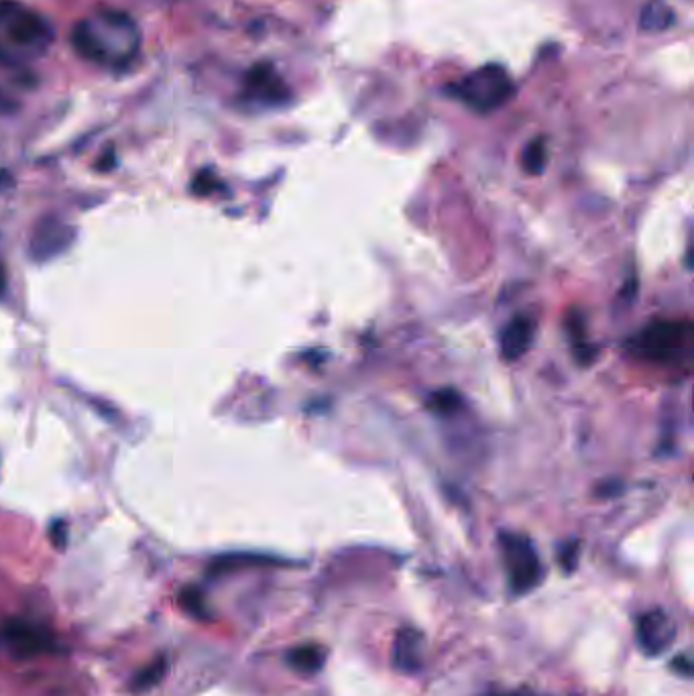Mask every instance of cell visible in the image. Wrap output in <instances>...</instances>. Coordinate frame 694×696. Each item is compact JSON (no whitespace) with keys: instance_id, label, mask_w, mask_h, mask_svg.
<instances>
[{"instance_id":"4fadbf2b","label":"cell","mask_w":694,"mask_h":696,"mask_svg":"<svg viewBox=\"0 0 694 696\" xmlns=\"http://www.w3.org/2000/svg\"><path fill=\"white\" fill-rule=\"evenodd\" d=\"M287 664L292 666L300 674H316L324 668L326 662V652L320 646L308 644V646H298L287 654Z\"/></svg>"},{"instance_id":"ffe728a7","label":"cell","mask_w":694,"mask_h":696,"mask_svg":"<svg viewBox=\"0 0 694 696\" xmlns=\"http://www.w3.org/2000/svg\"><path fill=\"white\" fill-rule=\"evenodd\" d=\"M49 534H51V542L55 544V548H57V550H64V546H66V542H68V532H66V528H64L62 521H55V524H53L51 530H49Z\"/></svg>"},{"instance_id":"9a60e30c","label":"cell","mask_w":694,"mask_h":696,"mask_svg":"<svg viewBox=\"0 0 694 696\" xmlns=\"http://www.w3.org/2000/svg\"><path fill=\"white\" fill-rule=\"evenodd\" d=\"M165 672H167V660H165L163 656H159V658H155L149 666H145V668L135 676L133 688H135L137 692L149 690V688H153L155 684L161 682V678L165 676Z\"/></svg>"},{"instance_id":"8992f818","label":"cell","mask_w":694,"mask_h":696,"mask_svg":"<svg viewBox=\"0 0 694 696\" xmlns=\"http://www.w3.org/2000/svg\"><path fill=\"white\" fill-rule=\"evenodd\" d=\"M0 642L15 658H39L45 654H53L57 650L55 637L29 621L9 619L0 625Z\"/></svg>"},{"instance_id":"277c9868","label":"cell","mask_w":694,"mask_h":696,"mask_svg":"<svg viewBox=\"0 0 694 696\" xmlns=\"http://www.w3.org/2000/svg\"><path fill=\"white\" fill-rule=\"evenodd\" d=\"M0 29L13 43L39 51L51 45L55 37L53 27L39 13L17 0H0Z\"/></svg>"},{"instance_id":"d6986e66","label":"cell","mask_w":694,"mask_h":696,"mask_svg":"<svg viewBox=\"0 0 694 696\" xmlns=\"http://www.w3.org/2000/svg\"><path fill=\"white\" fill-rule=\"evenodd\" d=\"M578 562V544L576 542H570L568 546H564V550L560 552V564H562V570L566 572H572L574 566Z\"/></svg>"},{"instance_id":"7c38bea8","label":"cell","mask_w":694,"mask_h":696,"mask_svg":"<svg viewBox=\"0 0 694 696\" xmlns=\"http://www.w3.org/2000/svg\"><path fill=\"white\" fill-rule=\"evenodd\" d=\"M676 9L668 3V0H650L644 7L642 17H640V29L644 33H660L668 31L670 27L676 25Z\"/></svg>"},{"instance_id":"44dd1931","label":"cell","mask_w":694,"mask_h":696,"mask_svg":"<svg viewBox=\"0 0 694 696\" xmlns=\"http://www.w3.org/2000/svg\"><path fill=\"white\" fill-rule=\"evenodd\" d=\"M672 668H674L678 674L686 676V678L692 676V664H690V658H688V656H678V658L672 662Z\"/></svg>"},{"instance_id":"30bf717a","label":"cell","mask_w":694,"mask_h":696,"mask_svg":"<svg viewBox=\"0 0 694 696\" xmlns=\"http://www.w3.org/2000/svg\"><path fill=\"white\" fill-rule=\"evenodd\" d=\"M426 656V640L420 629L401 627L393 642V666L403 674L422 670Z\"/></svg>"},{"instance_id":"52a82bcc","label":"cell","mask_w":694,"mask_h":696,"mask_svg":"<svg viewBox=\"0 0 694 696\" xmlns=\"http://www.w3.org/2000/svg\"><path fill=\"white\" fill-rule=\"evenodd\" d=\"M74 239H76V230L70 224L57 218H43L33 230L31 245H29L31 257L37 263L51 261L55 257H60L62 253H66L72 247Z\"/></svg>"},{"instance_id":"5b68a950","label":"cell","mask_w":694,"mask_h":696,"mask_svg":"<svg viewBox=\"0 0 694 696\" xmlns=\"http://www.w3.org/2000/svg\"><path fill=\"white\" fill-rule=\"evenodd\" d=\"M690 326L682 322L658 320L644 328L635 340V353L652 363H670L688 346Z\"/></svg>"},{"instance_id":"6da1fadb","label":"cell","mask_w":694,"mask_h":696,"mask_svg":"<svg viewBox=\"0 0 694 696\" xmlns=\"http://www.w3.org/2000/svg\"><path fill=\"white\" fill-rule=\"evenodd\" d=\"M74 49L88 62L119 68L133 60L139 47L135 23L117 11H102L96 19L80 21L72 33Z\"/></svg>"},{"instance_id":"3957f363","label":"cell","mask_w":694,"mask_h":696,"mask_svg":"<svg viewBox=\"0 0 694 696\" xmlns=\"http://www.w3.org/2000/svg\"><path fill=\"white\" fill-rule=\"evenodd\" d=\"M499 542L509 591L517 597L534 591L542 580V562L532 540L522 534L503 532Z\"/></svg>"},{"instance_id":"e0dca14e","label":"cell","mask_w":694,"mask_h":696,"mask_svg":"<svg viewBox=\"0 0 694 696\" xmlns=\"http://www.w3.org/2000/svg\"><path fill=\"white\" fill-rule=\"evenodd\" d=\"M180 605H182V609H184L186 613H190L192 617H196V619H208V609H206L204 597H202V593H200L198 589H192V587L184 589L182 595H180Z\"/></svg>"},{"instance_id":"ac0fdd59","label":"cell","mask_w":694,"mask_h":696,"mask_svg":"<svg viewBox=\"0 0 694 696\" xmlns=\"http://www.w3.org/2000/svg\"><path fill=\"white\" fill-rule=\"evenodd\" d=\"M194 192L196 194H210L216 186H218V182H216V178L212 176V173L210 171H202V173H198V176H196V180H194Z\"/></svg>"},{"instance_id":"8fae6325","label":"cell","mask_w":694,"mask_h":696,"mask_svg":"<svg viewBox=\"0 0 694 696\" xmlns=\"http://www.w3.org/2000/svg\"><path fill=\"white\" fill-rule=\"evenodd\" d=\"M534 342V322L526 316L513 318L501 332V357L505 361L522 359Z\"/></svg>"},{"instance_id":"cb8c5ba5","label":"cell","mask_w":694,"mask_h":696,"mask_svg":"<svg viewBox=\"0 0 694 696\" xmlns=\"http://www.w3.org/2000/svg\"><path fill=\"white\" fill-rule=\"evenodd\" d=\"M487 696H513V694H487Z\"/></svg>"},{"instance_id":"5bb4252c","label":"cell","mask_w":694,"mask_h":696,"mask_svg":"<svg viewBox=\"0 0 694 696\" xmlns=\"http://www.w3.org/2000/svg\"><path fill=\"white\" fill-rule=\"evenodd\" d=\"M546 161H548V149H546L544 139L530 141L522 153V167L526 169V173L540 176L546 167Z\"/></svg>"},{"instance_id":"7402d4cb","label":"cell","mask_w":694,"mask_h":696,"mask_svg":"<svg viewBox=\"0 0 694 696\" xmlns=\"http://www.w3.org/2000/svg\"><path fill=\"white\" fill-rule=\"evenodd\" d=\"M13 110H17V104L5 92H0V114H11Z\"/></svg>"},{"instance_id":"ba28073f","label":"cell","mask_w":694,"mask_h":696,"mask_svg":"<svg viewBox=\"0 0 694 696\" xmlns=\"http://www.w3.org/2000/svg\"><path fill=\"white\" fill-rule=\"evenodd\" d=\"M638 644L646 656H662L676 640V623L664 609H652L638 621Z\"/></svg>"},{"instance_id":"9c48e42d","label":"cell","mask_w":694,"mask_h":696,"mask_svg":"<svg viewBox=\"0 0 694 696\" xmlns=\"http://www.w3.org/2000/svg\"><path fill=\"white\" fill-rule=\"evenodd\" d=\"M245 98L257 106H281L289 100V88L269 64H257L245 76Z\"/></svg>"},{"instance_id":"2e32d148","label":"cell","mask_w":694,"mask_h":696,"mask_svg":"<svg viewBox=\"0 0 694 696\" xmlns=\"http://www.w3.org/2000/svg\"><path fill=\"white\" fill-rule=\"evenodd\" d=\"M460 405H462L460 395L456 391H452V389H442V391H438V393H434L430 397V408L434 412L442 414V416L454 414L460 408Z\"/></svg>"},{"instance_id":"603a6c76","label":"cell","mask_w":694,"mask_h":696,"mask_svg":"<svg viewBox=\"0 0 694 696\" xmlns=\"http://www.w3.org/2000/svg\"><path fill=\"white\" fill-rule=\"evenodd\" d=\"M5 289H7V273H5V267L0 265V296L5 294Z\"/></svg>"},{"instance_id":"7a4b0ae2","label":"cell","mask_w":694,"mask_h":696,"mask_svg":"<svg viewBox=\"0 0 694 696\" xmlns=\"http://www.w3.org/2000/svg\"><path fill=\"white\" fill-rule=\"evenodd\" d=\"M450 92L477 112H493L513 98L515 84L505 68L487 64L462 78Z\"/></svg>"}]
</instances>
